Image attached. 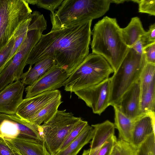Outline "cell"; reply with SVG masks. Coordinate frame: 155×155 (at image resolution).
Instances as JSON below:
<instances>
[{"mask_svg": "<svg viewBox=\"0 0 155 155\" xmlns=\"http://www.w3.org/2000/svg\"><path fill=\"white\" fill-rule=\"evenodd\" d=\"M92 21L42 34L30 52L27 65L32 66L44 58H51L69 76L89 54Z\"/></svg>", "mask_w": 155, "mask_h": 155, "instance_id": "6da1fadb", "label": "cell"}, {"mask_svg": "<svg viewBox=\"0 0 155 155\" xmlns=\"http://www.w3.org/2000/svg\"><path fill=\"white\" fill-rule=\"evenodd\" d=\"M92 53L103 57L113 69H117L129 48L123 39L121 28L115 18L106 16L94 26L91 31Z\"/></svg>", "mask_w": 155, "mask_h": 155, "instance_id": "7a4b0ae2", "label": "cell"}, {"mask_svg": "<svg viewBox=\"0 0 155 155\" xmlns=\"http://www.w3.org/2000/svg\"><path fill=\"white\" fill-rule=\"evenodd\" d=\"M111 0H64L50 14L51 30L97 18L109 10Z\"/></svg>", "mask_w": 155, "mask_h": 155, "instance_id": "3957f363", "label": "cell"}, {"mask_svg": "<svg viewBox=\"0 0 155 155\" xmlns=\"http://www.w3.org/2000/svg\"><path fill=\"white\" fill-rule=\"evenodd\" d=\"M26 35L9 64L0 74V81L8 85L20 80L30 52L46 29L47 21L43 15L37 11L31 14Z\"/></svg>", "mask_w": 155, "mask_h": 155, "instance_id": "277c9868", "label": "cell"}, {"mask_svg": "<svg viewBox=\"0 0 155 155\" xmlns=\"http://www.w3.org/2000/svg\"><path fill=\"white\" fill-rule=\"evenodd\" d=\"M114 71L102 56L89 54L63 83L64 90L71 93L99 83L109 78Z\"/></svg>", "mask_w": 155, "mask_h": 155, "instance_id": "5b68a950", "label": "cell"}, {"mask_svg": "<svg viewBox=\"0 0 155 155\" xmlns=\"http://www.w3.org/2000/svg\"><path fill=\"white\" fill-rule=\"evenodd\" d=\"M147 63L143 54H140L132 48H129L119 66L110 78V106L117 104L123 94L139 78Z\"/></svg>", "mask_w": 155, "mask_h": 155, "instance_id": "8992f818", "label": "cell"}, {"mask_svg": "<svg viewBox=\"0 0 155 155\" xmlns=\"http://www.w3.org/2000/svg\"><path fill=\"white\" fill-rule=\"evenodd\" d=\"M81 119L66 110H58L50 119L39 125L41 134L51 155L57 153L70 133Z\"/></svg>", "mask_w": 155, "mask_h": 155, "instance_id": "52a82bcc", "label": "cell"}, {"mask_svg": "<svg viewBox=\"0 0 155 155\" xmlns=\"http://www.w3.org/2000/svg\"><path fill=\"white\" fill-rule=\"evenodd\" d=\"M32 12L25 0H0V51Z\"/></svg>", "mask_w": 155, "mask_h": 155, "instance_id": "ba28073f", "label": "cell"}, {"mask_svg": "<svg viewBox=\"0 0 155 155\" xmlns=\"http://www.w3.org/2000/svg\"><path fill=\"white\" fill-rule=\"evenodd\" d=\"M39 125L24 120L16 114L0 113V138L4 139L44 143Z\"/></svg>", "mask_w": 155, "mask_h": 155, "instance_id": "9c48e42d", "label": "cell"}, {"mask_svg": "<svg viewBox=\"0 0 155 155\" xmlns=\"http://www.w3.org/2000/svg\"><path fill=\"white\" fill-rule=\"evenodd\" d=\"M94 113L100 115L109 106L110 81L108 78L96 85L74 92Z\"/></svg>", "mask_w": 155, "mask_h": 155, "instance_id": "30bf717a", "label": "cell"}, {"mask_svg": "<svg viewBox=\"0 0 155 155\" xmlns=\"http://www.w3.org/2000/svg\"><path fill=\"white\" fill-rule=\"evenodd\" d=\"M69 75L56 64L32 84L26 87L25 98L57 89L63 86Z\"/></svg>", "mask_w": 155, "mask_h": 155, "instance_id": "8fae6325", "label": "cell"}, {"mask_svg": "<svg viewBox=\"0 0 155 155\" xmlns=\"http://www.w3.org/2000/svg\"><path fill=\"white\" fill-rule=\"evenodd\" d=\"M61 94V92L56 90L23 99L18 107L15 114L21 119L29 122L45 106Z\"/></svg>", "mask_w": 155, "mask_h": 155, "instance_id": "7c38bea8", "label": "cell"}, {"mask_svg": "<svg viewBox=\"0 0 155 155\" xmlns=\"http://www.w3.org/2000/svg\"><path fill=\"white\" fill-rule=\"evenodd\" d=\"M25 85L20 80L9 84L0 92V113L15 114L23 100Z\"/></svg>", "mask_w": 155, "mask_h": 155, "instance_id": "4fadbf2b", "label": "cell"}, {"mask_svg": "<svg viewBox=\"0 0 155 155\" xmlns=\"http://www.w3.org/2000/svg\"><path fill=\"white\" fill-rule=\"evenodd\" d=\"M141 89L139 78L123 94L116 105L125 115L134 120L141 114Z\"/></svg>", "mask_w": 155, "mask_h": 155, "instance_id": "5bb4252c", "label": "cell"}, {"mask_svg": "<svg viewBox=\"0 0 155 155\" xmlns=\"http://www.w3.org/2000/svg\"><path fill=\"white\" fill-rule=\"evenodd\" d=\"M155 112L140 114L134 120L130 143L136 149L147 137L155 133Z\"/></svg>", "mask_w": 155, "mask_h": 155, "instance_id": "9a60e30c", "label": "cell"}, {"mask_svg": "<svg viewBox=\"0 0 155 155\" xmlns=\"http://www.w3.org/2000/svg\"><path fill=\"white\" fill-rule=\"evenodd\" d=\"M56 64L55 61L50 58H44L38 62L32 68L30 66L28 70L21 76V81L24 85H31Z\"/></svg>", "mask_w": 155, "mask_h": 155, "instance_id": "2e32d148", "label": "cell"}, {"mask_svg": "<svg viewBox=\"0 0 155 155\" xmlns=\"http://www.w3.org/2000/svg\"><path fill=\"white\" fill-rule=\"evenodd\" d=\"M91 126L93 128V132L90 142L91 149L100 147L110 137L114 135V124L109 120Z\"/></svg>", "mask_w": 155, "mask_h": 155, "instance_id": "e0dca14e", "label": "cell"}, {"mask_svg": "<svg viewBox=\"0 0 155 155\" xmlns=\"http://www.w3.org/2000/svg\"><path fill=\"white\" fill-rule=\"evenodd\" d=\"M146 33L140 18L137 17L132 18L126 27L121 28L123 39L129 48H131L141 36Z\"/></svg>", "mask_w": 155, "mask_h": 155, "instance_id": "ac0fdd59", "label": "cell"}, {"mask_svg": "<svg viewBox=\"0 0 155 155\" xmlns=\"http://www.w3.org/2000/svg\"><path fill=\"white\" fill-rule=\"evenodd\" d=\"M93 132V127L88 124L73 141L54 155H77L83 147L92 139Z\"/></svg>", "mask_w": 155, "mask_h": 155, "instance_id": "d6986e66", "label": "cell"}, {"mask_svg": "<svg viewBox=\"0 0 155 155\" xmlns=\"http://www.w3.org/2000/svg\"><path fill=\"white\" fill-rule=\"evenodd\" d=\"M4 139L13 146L21 155H51L44 143H38L16 139Z\"/></svg>", "mask_w": 155, "mask_h": 155, "instance_id": "ffe728a7", "label": "cell"}, {"mask_svg": "<svg viewBox=\"0 0 155 155\" xmlns=\"http://www.w3.org/2000/svg\"><path fill=\"white\" fill-rule=\"evenodd\" d=\"M113 107L114 111V124L118 130L119 139L130 143L134 120L125 115L116 106Z\"/></svg>", "mask_w": 155, "mask_h": 155, "instance_id": "44dd1931", "label": "cell"}, {"mask_svg": "<svg viewBox=\"0 0 155 155\" xmlns=\"http://www.w3.org/2000/svg\"><path fill=\"white\" fill-rule=\"evenodd\" d=\"M62 102L61 94L45 106L30 120L29 122L39 125L48 121L55 115Z\"/></svg>", "mask_w": 155, "mask_h": 155, "instance_id": "7402d4cb", "label": "cell"}, {"mask_svg": "<svg viewBox=\"0 0 155 155\" xmlns=\"http://www.w3.org/2000/svg\"><path fill=\"white\" fill-rule=\"evenodd\" d=\"M140 109L141 114L155 112V81L141 93Z\"/></svg>", "mask_w": 155, "mask_h": 155, "instance_id": "603a6c76", "label": "cell"}, {"mask_svg": "<svg viewBox=\"0 0 155 155\" xmlns=\"http://www.w3.org/2000/svg\"><path fill=\"white\" fill-rule=\"evenodd\" d=\"M31 18V15L28 19L21 24L13 36L15 39L14 44L8 59L7 66L11 61L25 37Z\"/></svg>", "mask_w": 155, "mask_h": 155, "instance_id": "cb8c5ba5", "label": "cell"}, {"mask_svg": "<svg viewBox=\"0 0 155 155\" xmlns=\"http://www.w3.org/2000/svg\"><path fill=\"white\" fill-rule=\"evenodd\" d=\"M141 93L155 81V64L147 63L139 77Z\"/></svg>", "mask_w": 155, "mask_h": 155, "instance_id": "d4e9b609", "label": "cell"}, {"mask_svg": "<svg viewBox=\"0 0 155 155\" xmlns=\"http://www.w3.org/2000/svg\"><path fill=\"white\" fill-rule=\"evenodd\" d=\"M155 133L148 136L135 149V155H155Z\"/></svg>", "mask_w": 155, "mask_h": 155, "instance_id": "484cf974", "label": "cell"}, {"mask_svg": "<svg viewBox=\"0 0 155 155\" xmlns=\"http://www.w3.org/2000/svg\"><path fill=\"white\" fill-rule=\"evenodd\" d=\"M135 149L129 142L117 140L110 155H135Z\"/></svg>", "mask_w": 155, "mask_h": 155, "instance_id": "4316f807", "label": "cell"}, {"mask_svg": "<svg viewBox=\"0 0 155 155\" xmlns=\"http://www.w3.org/2000/svg\"><path fill=\"white\" fill-rule=\"evenodd\" d=\"M64 0H25L28 4L37 5L38 7L50 11L53 13L58 8Z\"/></svg>", "mask_w": 155, "mask_h": 155, "instance_id": "83f0119b", "label": "cell"}, {"mask_svg": "<svg viewBox=\"0 0 155 155\" xmlns=\"http://www.w3.org/2000/svg\"><path fill=\"white\" fill-rule=\"evenodd\" d=\"M88 124L87 122L81 119L70 133L61 146L59 151L65 148L73 141Z\"/></svg>", "mask_w": 155, "mask_h": 155, "instance_id": "f1b7e54d", "label": "cell"}, {"mask_svg": "<svg viewBox=\"0 0 155 155\" xmlns=\"http://www.w3.org/2000/svg\"><path fill=\"white\" fill-rule=\"evenodd\" d=\"M137 3L139 12L155 16V0H131Z\"/></svg>", "mask_w": 155, "mask_h": 155, "instance_id": "f546056e", "label": "cell"}, {"mask_svg": "<svg viewBox=\"0 0 155 155\" xmlns=\"http://www.w3.org/2000/svg\"><path fill=\"white\" fill-rule=\"evenodd\" d=\"M14 42L15 39L13 37L8 44L0 51V74L7 66L8 59Z\"/></svg>", "mask_w": 155, "mask_h": 155, "instance_id": "4dcf8cb0", "label": "cell"}, {"mask_svg": "<svg viewBox=\"0 0 155 155\" xmlns=\"http://www.w3.org/2000/svg\"><path fill=\"white\" fill-rule=\"evenodd\" d=\"M117 140L114 135L112 136L100 147L97 155H110Z\"/></svg>", "mask_w": 155, "mask_h": 155, "instance_id": "1f68e13d", "label": "cell"}, {"mask_svg": "<svg viewBox=\"0 0 155 155\" xmlns=\"http://www.w3.org/2000/svg\"><path fill=\"white\" fill-rule=\"evenodd\" d=\"M0 155H21L12 145L0 138Z\"/></svg>", "mask_w": 155, "mask_h": 155, "instance_id": "d6a6232c", "label": "cell"}, {"mask_svg": "<svg viewBox=\"0 0 155 155\" xmlns=\"http://www.w3.org/2000/svg\"><path fill=\"white\" fill-rule=\"evenodd\" d=\"M147 62L155 64V42L151 43L143 49Z\"/></svg>", "mask_w": 155, "mask_h": 155, "instance_id": "836d02e7", "label": "cell"}, {"mask_svg": "<svg viewBox=\"0 0 155 155\" xmlns=\"http://www.w3.org/2000/svg\"><path fill=\"white\" fill-rule=\"evenodd\" d=\"M151 43L146 33V34L141 36L134 45L130 48H133L138 54L142 55L143 54L144 48Z\"/></svg>", "mask_w": 155, "mask_h": 155, "instance_id": "e575fe53", "label": "cell"}, {"mask_svg": "<svg viewBox=\"0 0 155 155\" xmlns=\"http://www.w3.org/2000/svg\"><path fill=\"white\" fill-rule=\"evenodd\" d=\"M147 36L151 43L155 42V23L151 24L147 31H146Z\"/></svg>", "mask_w": 155, "mask_h": 155, "instance_id": "d590c367", "label": "cell"}, {"mask_svg": "<svg viewBox=\"0 0 155 155\" xmlns=\"http://www.w3.org/2000/svg\"><path fill=\"white\" fill-rule=\"evenodd\" d=\"M100 147L95 149L84 150L82 155H97Z\"/></svg>", "mask_w": 155, "mask_h": 155, "instance_id": "8d00e7d4", "label": "cell"}, {"mask_svg": "<svg viewBox=\"0 0 155 155\" xmlns=\"http://www.w3.org/2000/svg\"><path fill=\"white\" fill-rule=\"evenodd\" d=\"M130 1V0H111V3H114L117 4H119L123 3L125 2Z\"/></svg>", "mask_w": 155, "mask_h": 155, "instance_id": "74e56055", "label": "cell"}]
</instances>
